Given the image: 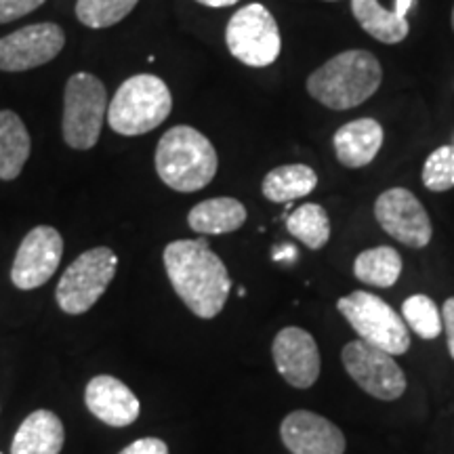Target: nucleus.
Masks as SVG:
<instances>
[{"mask_svg": "<svg viewBox=\"0 0 454 454\" xmlns=\"http://www.w3.org/2000/svg\"><path fill=\"white\" fill-rule=\"evenodd\" d=\"M84 402L93 417L112 427H127L139 417L137 395L112 374L90 379L84 391Z\"/></svg>", "mask_w": 454, "mask_h": 454, "instance_id": "15", "label": "nucleus"}, {"mask_svg": "<svg viewBox=\"0 0 454 454\" xmlns=\"http://www.w3.org/2000/svg\"><path fill=\"white\" fill-rule=\"evenodd\" d=\"M173 110L167 82L154 74H137L121 84L107 106V122L114 133L137 137L160 127Z\"/></svg>", "mask_w": 454, "mask_h": 454, "instance_id": "4", "label": "nucleus"}, {"mask_svg": "<svg viewBox=\"0 0 454 454\" xmlns=\"http://www.w3.org/2000/svg\"><path fill=\"white\" fill-rule=\"evenodd\" d=\"M196 3L204 4V7H213V9H223V7H231L236 4L238 0H196Z\"/></svg>", "mask_w": 454, "mask_h": 454, "instance_id": "31", "label": "nucleus"}, {"mask_svg": "<svg viewBox=\"0 0 454 454\" xmlns=\"http://www.w3.org/2000/svg\"><path fill=\"white\" fill-rule=\"evenodd\" d=\"M316 185L317 175L308 164H284L265 175L261 190L270 202L288 204L297 198L309 196Z\"/></svg>", "mask_w": 454, "mask_h": 454, "instance_id": "21", "label": "nucleus"}, {"mask_svg": "<svg viewBox=\"0 0 454 454\" xmlns=\"http://www.w3.org/2000/svg\"><path fill=\"white\" fill-rule=\"evenodd\" d=\"M414 3H417V0H395V7H394V11H395L397 15L406 17V15H408V11H411V9L414 7Z\"/></svg>", "mask_w": 454, "mask_h": 454, "instance_id": "32", "label": "nucleus"}, {"mask_svg": "<svg viewBox=\"0 0 454 454\" xmlns=\"http://www.w3.org/2000/svg\"><path fill=\"white\" fill-rule=\"evenodd\" d=\"M66 431L59 417L51 411H34L11 442V454H59Z\"/></svg>", "mask_w": 454, "mask_h": 454, "instance_id": "17", "label": "nucleus"}, {"mask_svg": "<svg viewBox=\"0 0 454 454\" xmlns=\"http://www.w3.org/2000/svg\"><path fill=\"white\" fill-rule=\"evenodd\" d=\"M402 314H404L406 325L421 339H435L442 333V328H444L438 305L427 294H412V297H408L402 303Z\"/></svg>", "mask_w": 454, "mask_h": 454, "instance_id": "25", "label": "nucleus"}, {"mask_svg": "<svg viewBox=\"0 0 454 454\" xmlns=\"http://www.w3.org/2000/svg\"><path fill=\"white\" fill-rule=\"evenodd\" d=\"M271 356L280 377L293 387L309 389L320 377V349L316 339L303 328H282L271 345Z\"/></svg>", "mask_w": 454, "mask_h": 454, "instance_id": "13", "label": "nucleus"}, {"mask_svg": "<svg viewBox=\"0 0 454 454\" xmlns=\"http://www.w3.org/2000/svg\"><path fill=\"white\" fill-rule=\"evenodd\" d=\"M187 223L196 234H231L247 223V207L236 198H208L192 208Z\"/></svg>", "mask_w": 454, "mask_h": 454, "instance_id": "18", "label": "nucleus"}, {"mask_svg": "<svg viewBox=\"0 0 454 454\" xmlns=\"http://www.w3.org/2000/svg\"><path fill=\"white\" fill-rule=\"evenodd\" d=\"M374 217L394 240L411 248H425L434 236L427 211L406 187H391L374 202Z\"/></svg>", "mask_w": 454, "mask_h": 454, "instance_id": "10", "label": "nucleus"}, {"mask_svg": "<svg viewBox=\"0 0 454 454\" xmlns=\"http://www.w3.org/2000/svg\"><path fill=\"white\" fill-rule=\"evenodd\" d=\"M452 145H454V137H452Z\"/></svg>", "mask_w": 454, "mask_h": 454, "instance_id": "34", "label": "nucleus"}, {"mask_svg": "<svg viewBox=\"0 0 454 454\" xmlns=\"http://www.w3.org/2000/svg\"><path fill=\"white\" fill-rule=\"evenodd\" d=\"M217 168V152L200 130L179 124V127L168 129L158 141V177L170 190L184 192V194L202 190L215 179Z\"/></svg>", "mask_w": 454, "mask_h": 454, "instance_id": "3", "label": "nucleus"}, {"mask_svg": "<svg viewBox=\"0 0 454 454\" xmlns=\"http://www.w3.org/2000/svg\"><path fill=\"white\" fill-rule=\"evenodd\" d=\"M337 309L360 334V339L374 348L387 351L391 356L406 354L411 348L404 317L397 316L394 308L377 294L354 291L337 301Z\"/></svg>", "mask_w": 454, "mask_h": 454, "instance_id": "5", "label": "nucleus"}, {"mask_svg": "<svg viewBox=\"0 0 454 454\" xmlns=\"http://www.w3.org/2000/svg\"><path fill=\"white\" fill-rule=\"evenodd\" d=\"M30 133L15 112H0V179L13 181L30 158Z\"/></svg>", "mask_w": 454, "mask_h": 454, "instance_id": "19", "label": "nucleus"}, {"mask_svg": "<svg viewBox=\"0 0 454 454\" xmlns=\"http://www.w3.org/2000/svg\"><path fill=\"white\" fill-rule=\"evenodd\" d=\"M44 3L47 0H0V26L30 15L32 11L43 7Z\"/></svg>", "mask_w": 454, "mask_h": 454, "instance_id": "27", "label": "nucleus"}, {"mask_svg": "<svg viewBox=\"0 0 454 454\" xmlns=\"http://www.w3.org/2000/svg\"><path fill=\"white\" fill-rule=\"evenodd\" d=\"M64 238L51 225H38L27 231L17 248L11 282L21 291H34L47 284L59 268Z\"/></svg>", "mask_w": 454, "mask_h": 454, "instance_id": "11", "label": "nucleus"}, {"mask_svg": "<svg viewBox=\"0 0 454 454\" xmlns=\"http://www.w3.org/2000/svg\"><path fill=\"white\" fill-rule=\"evenodd\" d=\"M282 444L293 454H343L345 435L337 425L309 411H294L280 425Z\"/></svg>", "mask_w": 454, "mask_h": 454, "instance_id": "14", "label": "nucleus"}, {"mask_svg": "<svg viewBox=\"0 0 454 454\" xmlns=\"http://www.w3.org/2000/svg\"><path fill=\"white\" fill-rule=\"evenodd\" d=\"M104 82L89 72H78L66 82L64 93V141L74 150H90L99 141L107 116Z\"/></svg>", "mask_w": 454, "mask_h": 454, "instance_id": "6", "label": "nucleus"}, {"mask_svg": "<svg viewBox=\"0 0 454 454\" xmlns=\"http://www.w3.org/2000/svg\"><path fill=\"white\" fill-rule=\"evenodd\" d=\"M294 257H297V251H294V247H291V244H284V247H278L276 253H274V259L276 261H293Z\"/></svg>", "mask_w": 454, "mask_h": 454, "instance_id": "30", "label": "nucleus"}, {"mask_svg": "<svg viewBox=\"0 0 454 454\" xmlns=\"http://www.w3.org/2000/svg\"><path fill=\"white\" fill-rule=\"evenodd\" d=\"M118 257L112 248L98 247L82 253L57 284V303L70 316H81L98 303L116 276Z\"/></svg>", "mask_w": 454, "mask_h": 454, "instance_id": "7", "label": "nucleus"}, {"mask_svg": "<svg viewBox=\"0 0 454 454\" xmlns=\"http://www.w3.org/2000/svg\"><path fill=\"white\" fill-rule=\"evenodd\" d=\"M337 160L348 168L368 167L383 145V127L374 118L343 124L333 137Z\"/></svg>", "mask_w": 454, "mask_h": 454, "instance_id": "16", "label": "nucleus"}, {"mask_svg": "<svg viewBox=\"0 0 454 454\" xmlns=\"http://www.w3.org/2000/svg\"><path fill=\"white\" fill-rule=\"evenodd\" d=\"M137 3L139 0H78L76 17L82 26L104 30L122 21Z\"/></svg>", "mask_w": 454, "mask_h": 454, "instance_id": "24", "label": "nucleus"}, {"mask_svg": "<svg viewBox=\"0 0 454 454\" xmlns=\"http://www.w3.org/2000/svg\"><path fill=\"white\" fill-rule=\"evenodd\" d=\"M121 454H168V446L158 438H141L129 444Z\"/></svg>", "mask_w": 454, "mask_h": 454, "instance_id": "28", "label": "nucleus"}, {"mask_svg": "<svg viewBox=\"0 0 454 454\" xmlns=\"http://www.w3.org/2000/svg\"><path fill=\"white\" fill-rule=\"evenodd\" d=\"M66 34L57 24H32L0 38V72H26L61 53Z\"/></svg>", "mask_w": 454, "mask_h": 454, "instance_id": "12", "label": "nucleus"}, {"mask_svg": "<svg viewBox=\"0 0 454 454\" xmlns=\"http://www.w3.org/2000/svg\"><path fill=\"white\" fill-rule=\"evenodd\" d=\"M423 185L429 192H446L454 187V145H442L425 160Z\"/></svg>", "mask_w": 454, "mask_h": 454, "instance_id": "26", "label": "nucleus"}, {"mask_svg": "<svg viewBox=\"0 0 454 454\" xmlns=\"http://www.w3.org/2000/svg\"><path fill=\"white\" fill-rule=\"evenodd\" d=\"M351 13L362 30L383 44L402 43L411 32L406 17L387 11L379 0H351Z\"/></svg>", "mask_w": 454, "mask_h": 454, "instance_id": "20", "label": "nucleus"}, {"mask_svg": "<svg viewBox=\"0 0 454 454\" xmlns=\"http://www.w3.org/2000/svg\"><path fill=\"white\" fill-rule=\"evenodd\" d=\"M452 27H454V7H452Z\"/></svg>", "mask_w": 454, "mask_h": 454, "instance_id": "33", "label": "nucleus"}, {"mask_svg": "<svg viewBox=\"0 0 454 454\" xmlns=\"http://www.w3.org/2000/svg\"><path fill=\"white\" fill-rule=\"evenodd\" d=\"M442 325H444L446 331V340H448V351H450L454 360V297H450L442 308Z\"/></svg>", "mask_w": 454, "mask_h": 454, "instance_id": "29", "label": "nucleus"}, {"mask_svg": "<svg viewBox=\"0 0 454 454\" xmlns=\"http://www.w3.org/2000/svg\"><path fill=\"white\" fill-rule=\"evenodd\" d=\"M230 53L244 66L265 67L280 57L282 36L268 7L251 3L231 15L225 30Z\"/></svg>", "mask_w": 454, "mask_h": 454, "instance_id": "8", "label": "nucleus"}, {"mask_svg": "<svg viewBox=\"0 0 454 454\" xmlns=\"http://www.w3.org/2000/svg\"><path fill=\"white\" fill-rule=\"evenodd\" d=\"M340 360L349 377L372 397L391 402L406 391L404 371L397 366L394 356L366 340L357 339L345 345Z\"/></svg>", "mask_w": 454, "mask_h": 454, "instance_id": "9", "label": "nucleus"}, {"mask_svg": "<svg viewBox=\"0 0 454 454\" xmlns=\"http://www.w3.org/2000/svg\"><path fill=\"white\" fill-rule=\"evenodd\" d=\"M383 82V67L371 51L351 49L334 55L308 78V93L322 106L343 112L364 104Z\"/></svg>", "mask_w": 454, "mask_h": 454, "instance_id": "2", "label": "nucleus"}, {"mask_svg": "<svg viewBox=\"0 0 454 454\" xmlns=\"http://www.w3.org/2000/svg\"><path fill=\"white\" fill-rule=\"evenodd\" d=\"M164 268L175 293L192 314L211 320L225 308L231 291V278L223 261L211 251L204 238L175 240L162 253Z\"/></svg>", "mask_w": 454, "mask_h": 454, "instance_id": "1", "label": "nucleus"}, {"mask_svg": "<svg viewBox=\"0 0 454 454\" xmlns=\"http://www.w3.org/2000/svg\"><path fill=\"white\" fill-rule=\"evenodd\" d=\"M354 274L360 282L379 288H391L402 274V257L391 247L362 251L354 261Z\"/></svg>", "mask_w": 454, "mask_h": 454, "instance_id": "22", "label": "nucleus"}, {"mask_svg": "<svg viewBox=\"0 0 454 454\" xmlns=\"http://www.w3.org/2000/svg\"><path fill=\"white\" fill-rule=\"evenodd\" d=\"M288 234L303 242L309 251H320L331 240V219L320 204L308 202L286 217Z\"/></svg>", "mask_w": 454, "mask_h": 454, "instance_id": "23", "label": "nucleus"}]
</instances>
